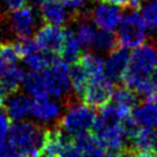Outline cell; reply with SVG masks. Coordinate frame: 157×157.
<instances>
[{
	"instance_id": "cell-8",
	"label": "cell",
	"mask_w": 157,
	"mask_h": 157,
	"mask_svg": "<svg viewBox=\"0 0 157 157\" xmlns=\"http://www.w3.org/2000/svg\"><path fill=\"white\" fill-rule=\"evenodd\" d=\"M64 111L63 103L50 99L49 97L34 98L31 104L30 116L40 125H46L51 123H58Z\"/></svg>"
},
{
	"instance_id": "cell-12",
	"label": "cell",
	"mask_w": 157,
	"mask_h": 157,
	"mask_svg": "<svg viewBox=\"0 0 157 157\" xmlns=\"http://www.w3.org/2000/svg\"><path fill=\"white\" fill-rule=\"evenodd\" d=\"M33 99L29 95L20 93L19 90L10 94L4 101V110L12 121L25 120L30 116Z\"/></svg>"
},
{
	"instance_id": "cell-19",
	"label": "cell",
	"mask_w": 157,
	"mask_h": 157,
	"mask_svg": "<svg viewBox=\"0 0 157 157\" xmlns=\"http://www.w3.org/2000/svg\"><path fill=\"white\" fill-rule=\"evenodd\" d=\"M25 76V72L16 64L7 65L5 72L0 78V87L4 89L6 95L13 94L20 89L22 80Z\"/></svg>"
},
{
	"instance_id": "cell-30",
	"label": "cell",
	"mask_w": 157,
	"mask_h": 157,
	"mask_svg": "<svg viewBox=\"0 0 157 157\" xmlns=\"http://www.w3.org/2000/svg\"><path fill=\"white\" fill-rule=\"evenodd\" d=\"M7 10L13 12V10H20L22 7H25L28 2V0H4Z\"/></svg>"
},
{
	"instance_id": "cell-10",
	"label": "cell",
	"mask_w": 157,
	"mask_h": 157,
	"mask_svg": "<svg viewBox=\"0 0 157 157\" xmlns=\"http://www.w3.org/2000/svg\"><path fill=\"white\" fill-rule=\"evenodd\" d=\"M34 40L39 50L49 53L59 54L64 40V30L59 25L46 23L36 33Z\"/></svg>"
},
{
	"instance_id": "cell-15",
	"label": "cell",
	"mask_w": 157,
	"mask_h": 157,
	"mask_svg": "<svg viewBox=\"0 0 157 157\" xmlns=\"http://www.w3.org/2000/svg\"><path fill=\"white\" fill-rule=\"evenodd\" d=\"M137 154L149 150H157V127H140L131 140L129 147Z\"/></svg>"
},
{
	"instance_id": "cell-17",
	"label": "cell",
	"mask_w": 157,
	"mask_h": 157,
	"mask_svg": "<svg viewBox=\"0 0 157 157\" xmlns=\"http://www.w3.org/2000/svg\"><path fill=\"white\" fill-rule=\"evenodd\" d=\"M91 80L90 74L84 68V66L80 61H75L69 68V81H71V88L73 90V94L82 101L83 94L88 87L89 82Z\"/></svg>"
},
{
	"instance_id": "cell-28",
	"label": "cell",
	"mask_w": 157,
	"mask_h": 157,
	"mask_svg": "<svg viewBox=\"0 0 157 157\" xmlns=\"http://www.w3.org/2000/svg\"><path fill=\"white\" fill-rule=\"evenodd\" d=\"M10 119L8 118L7 113L4 109L0 106V140L7 136V133L10 126Z\"/></svg>"
},
{
	"instance_id": "cell-4",
	"label": "cell",
	"mask_w": 157,
	"mask_h": 157,
	"mask_svg": "<svg viewBox=\"0 0 157 157\" xmlns=\"http://www.w3.org/2000/svg\"><path fill=\"white\" fill-rule=\"evenodd\" d=\"M69 64L60 57L53 60L46 69L43 71V78L49 97L61 99L64 105L69 99L76 97L71 93V81H69ZM78 98V97H76Z\"/></svg>"
},
{
	"instance_id": "cell-14",
	"label": "cell",
	"mask_w": 157,
	"mask_h": 157,
	"mask_svg": "<svg viewBox=\"0 0 157 157\" xmlns=\"http://www.w3.org/2000/svg\"><path fill=\"white\" fill-rule=\"evenodd\" d=\"M131 116L139 127H157V104L144 99L142 103H137L131 111Z\"/></svg>"
},
{
	"instance_id": "cell-7",
	"label": "cell",
	"mask_w": 157,
	"mask_h": 157,
	"mask_svg": "<svg viewBox=\"0 0 157 157\" xmlns=\"http://www.w3.org/2000/svg\"><path fill=\"white\" fill-rule=\"evenodd\" d=\"M8 25L12 33L19 39L30 38L37 25L35 10L31 7L25 6L10 12L8 15Z\"/></svg>"
},
{
	"instance_id": "cell-22",
	"label": "cell",
	"mask_w": 157,
	"mask_h": 157,
	"mask_svg": "<svg viewBox=\"0 0 157 157\" xmlns=\"http://www.w3.org/2000/svg\"><path fill=\"white\" fill-rule=\"evenodd\" d=\"M110 102L132 111V109L139 103V95L133 89L123 84L121 87L114 88L112 98Z\"/></svg>"
},
{
	"instance_id": "cell-9",
	"label": "cell",
	"mask_w": 157,
	"mask_h": 157,
	"mask_svg": "<svg viewBox=\"0 0 157 157\" xmlns=\"http://www.w3.org/2000/svg\"><path fill=\"white\" fill-rule=\"evenodd\" d=\"M90 17L94 25L99 29L114 31L121 22L123 12L118 6L102 2L95 7L93 13H90Z\"/></svg>"
},
{
	"instance_id": "cell-16",
	"label": "cell",
	"mask_w": 157,
	"mask_h": 157,
	"mask_svg": "<svg viewBox=\"0 0 157 157\" xmlns=\"http://www.w3.org/2000/svg\"><path fill=\"white\" fill-rule=\"evenodd\" d=\"M59 54L60 58L67 61L68 64H74L82 56V49L80 46L78 37L75 35L74 29H72L71 27L64 30V40Z\"/></svg>"
},
{
	"instance_id": "cell-29",
	"label": "cell",
	"mask_w": 157,
	"mask_h": 157,
	"mask_svg": "<svg viewBox=\"0 0 157 157\" xmlns=\"http://www.w3.org/2000/svg\"><path fill=\"white\" fill-rule=\"evenodd\" d=\"M80 157H105V149L101 144L83 150L80 154Z\"/></svg>"
},
{
	"instance_id": "cell-6",
	"label": "cell",
	"mask_w": 157,
	"mask_h": 157,
	"mask_svg": "<svg viewBox=\"0 0 157 157\" xmlns=\"http://www.w3.org/2000/svg\"><path fill=\"white\" fill-rule=\"evenodd\" d=\"M114 88L116 87L112 81H110L104 75L99 78H91L83 94L82 102L94 108L95 110L96 109L101 110L110 103Z\"/></svg>"
},
{
	"instance_id": "cell-32",
	"label": "cell",
	"mask_w": 157,
	"mask_h": 157,
	"mask_svg": "<svg viewBox=\"0 0 157 157\" xmlns=\"http://www.w3.org/2000/svg\"><path fill=\"white\" fill-rule=\"evenodd\" d=\"M31 2V5L34 6V7H40V6L44 4L46 0H28Z\"/></svg>"
},
{
	"instance_id": "cell-5",
	"label": "cell",
	"mask_w": 157,
	"mask_h": 157,
	"mask_svg": "<svg viewBox=\"0 0 157 157\" xmlns=\"http://www.w3.org/2000/svg\"><path fill=\"white\" fill-rule=\"evenodd\" d=\"M148 27L142 15L133 10L131 13L123 16L119 25L118 34L116 35L118 46L126 49H135L143 44L147 39Z\"/></svg>"
},
{
	"instance_id": "cell-23",
	"label": "cell",
	"mask_w": 157,
	"mask_h": 157,
	"mask_svg": "<svg viewBox=\"0 0 157 157\" xmlns=\"http://www.w3.org/2000/svg\"><path fill=\"white\" fill-rule=\"evenodd\" d=\"M118 46L117 37L113 31L99 29L96 30L91 48L99 52H110Z\"/></svg>"
},
{
	"instance_id": "cell-2",
	"label": "cell",
	"mask_w": 157,
	"mask_h": 157,
	"mask_svg": "<svg viewBox=\"0 0 157 157\" xmlns=\"http://www.w3.org/2000/svg\"><path fill=\"white\" fill-rule=\"evenodd\" d=\"M46 127L34 121H14L10 126L6 139L22 157H38L42 154Z\"/></svg>"
},
{
	"instance_id": "cell-13",
	"label": "cell",
	"mask_w": 157,
	"mask_h": 157,
	"mask_svg": "<svg viewBox=\"0 0 157 157\" xmlns=\"http://www.w3.org/2000/svg\"><path fill=\"white\" fill-rule=\"evenodd\" d=\"M40 8V19L46 23L56 25H64L71 20L67 7L63 0H46Z\"/></svg>"
},
{
	"instance_id": "cell-21",
	"label": "cell",
	"mask_w": 157,
	"mask_h": 157,
	"mask_svg": "<svg viewBox=\"0 0 157 157\" xmlns=\"http://www.w3.org/2000/svg\"><path fill=\"white\" fill-rule=\"evenodd\" d=\"M89 20L90 19H80L75 21L76 29H74V31H75V35L78 37L80 46L83 51H88L91 48L94 37L96 34V29L89 22Z\"/></svg>"
},
{
	"instance_id": "cell-1",
	"label": "cell",
	"mask_w": 157,
	"mask_h": 157,
	"mask_svg": "<svg viewBox=\"0 0 157 157\" xmlns=\"http://www.w3.org/2000/svg\"><path fill=\"white\" fill-rule=\"evenodd\" d=\"M157 67V48L151 43H143L129 56V61L123 75V84L137 93L147 82L149 75Z\"/></svg>"
},
{
	"instance_id": "cell-26",
	"label": "cell",
	"mask_w": 157,
	"mask_h": 157,
	"mask_svg": "<svg viewBox=\"0 0 157 157\" xmlns=\"http://www.w3.org/2000/svg\"><path fill=\"white\" fill-rule=\"evenodd\" d=\"M0 58L6 65L16 64L21 57V52L16 42H0Z\"/></svg>"
},
{
	"instance_id": "cell-11",
	"label": "cell",
	"mask_w": 157,
	"mask_h": 157,
	"mask_svg": "<svg viewBox=\"0 0 157 157\" xmlns=\"http://www.w3.org/2000/svg\"><path fill=\"white\" fill-rule=\"evenodd\" d=\"M129 56L131 54L128 52V49L121 46H117L116 49L110 51L106 60H104V76L112 81L113 83L119 82L127 68Z\"/></svg>"
},
{
	"instance_id": "cell-18",
	"label": "cell",
	"mask_w": 157,
	"mask_h": 157,
	"mask_svg": "<svg viewBox=\"0 0 157 157\" xmlns=\"http://www.w3.org/2000/svg\"><path fill=\"white\" fill-rule=\"evenodd\" d=\"M22 86H23L25 91L29 95L30 97H49L48 91H46V87H45L43 73H40V72L30 71L29 73L25 74L23 80H22Z\"/></svg>"
},
{
	"instance_id": "cell-3",
	"label": "cell",
	"mask_w": 157,
	"mask_h": 157,
	"mask_svg": "<svg viewBox=\"0 0 157 157\" xmlns=\"http://www.w3.org/2000/svg\"><path fill=\"white\" fill-rule=\"evenodd\" d=\"M64 111L57 124L71 136L93 129L97 116L94 108L82 103V101H73L65 105Z\"/></svg>"
},
{
	"instance_id": "cell-24",
	"label": "cell",
	"mask_w": 157,
	"mask_h": 157,
	"mask_svg": "<svg viewBox=\"0 0 157 157\" xmlns=\"http://www.w3.org/2000/svg\"><path fill=\"white\" fill-rule=\"evenodd\" d=\"M78 61L84 66V68L88 71L90 74L91 78H99L104 75V59L97 53H93V52H88L86 54H82Z\"/></svg>"
},
{
	"instance_id": "cell-34",
	"label": "cell",
	"mask_w": 157,
	"mask_h": 157,
	"mask_svg": "<svg viewBox=\"0 0 157 157\" xmlns=\"http://www.w3.org/2000/svg\"><path fill=\"white\" fill-rule=\"evenodd\" d=\"M6 93L4 91V89L0 87V106L4 104V101H5V98H6Z\"/></svg>"
},
{
	"instance_id": "cell-20",
	"label": "cell",
	"mask_w": 157,
	"mask_h": 157,
	"mask_svg": "<svg viewBox=\"0 0 157 157\" xmlns=\"http://www.w3.org/2000/svg\"><path fill=\"white\" fill-rule=\"evenodd\" d=\"M57 58V56L53 53H49V52H44L42 50H36L35 52L25 56L23 57V61L25 64L30 68V71H35V72H43L50 65L53 63V60Z\"/></svg>"
},
{
	"instance_id": "cell-31",
	"label": "cell",
	"mask_w": 157,
	"mask_h": 157,
	"mask_svg": "<svg viewBox=\"0 0 157 157\" xmlns=\"http://www.w3.org/2000/svg\"><path fill=\"white\" fill-rule=\"evenodd\" d=\"M137 157H157V150H149L137 154Z\"/></svg>"
},
{
	"instance_id": "cell-33",
	"label": "cell",
	"mask_w": 157,
	"mask_h": 157,
	"mask_svg": "<svg viewBox=\"0 0 157 157\" xmlns=\"http://www.w3.org/2000/svg\"><path fill=\"white\" fill-rule=\"evenodd\" d=\"M6 67H7V65L5 64V61H4L2 59L0 58V78H1L2 74H4V72H5Z\"/></svg>"
},
{
	"instance_id": "cell-25",
	"label": "cell",
	"mask_w": 157,
	"mask_h": 157,
	"mask_svg": "<svg viewBox=\"0 0 157 157\" xmlns=\"http://www.w3.org/2000/svg\"><path fill=\"white\" fill-rule=\"evenodd\" d=\"M140 10L143 20L148 27V30H157V0H143L140 6Z\"/></svg>"
},
{
	"instance_id": "cell-27",
	"label": "cell",
	"mask_w": 157,
	"mask_h": 157,
	"mask_svg": "<svg viewBox=\"0 0 157 157\" xmlns=\"http://www.w3.org/2000/svg\"><path fill=\"white\" fill-rule=\"evenodd\" d=\"M0 157H22L16 148L7 140L2 139L0 140Z\"/></svg>"
},
{
	"instance_id": "cell-35",
	"label": "cell",
	"mask_w": 157,
	"mask_h": 157,
	"mask_svg": "<svg viewBox=\"0 0 157 157\" xmlns=\"http://www.w3.org/2000/svg\"><path fill=\"white\" fill-rule=\"evenodd\" d=\"M38 157H52V156H49V155H45V154H40Z\"/></svg>"
}]
</instances>
